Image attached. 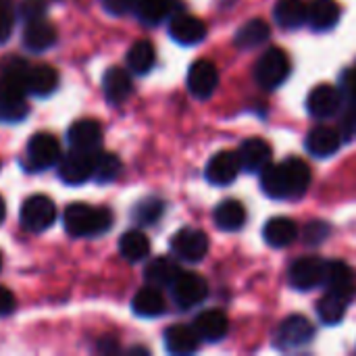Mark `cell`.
I'll return each mask as SVG.
<instances>
[{
  "label": "cell",
  "mask_w": 356,
  "mask_h": 356,
  "mask_svg": "<svg viewBox=\"0 0 356 356\" xmlns=\"http://www.w3.org/2000/svg\"><path fill=\"white\" fill-rule=\"evenodd\" d=\"M4 217H6V207H4V200H2V196H0V223L4 221Z\"/></svg>",
  "instance_id": "cell-46"
},
{
  "label": "cell",
  "mask_w": 356,
  "mask_h": 356,
  "mask_svg": "<svg viewBox=\"0 0 356 356\" xmlns=\"http://www.w3.org/2000/svg\"><path fill=\"white\" fill-rule=\"evenodd\" d=\"M131 309L140 317H159L165 313V298L159 292V288L148 286V288H142L136 292V296L131 300Z\"/></svg>",
  "instance_id": "cell-31"
},
{
  "label": "cell",
  "mask_w": 356,
  "mask_h": 356,
  "mask_svg": "<svg viewBox=\"0 0 356 356\" xmlns=\"http://www.w3.org/2000/svg\"><path fill=\"white\" fill-rule=\"evenodd\" d=\"M102 88H104V96L111 104H121L129 98L134 86H131V77L127 71L113 67L104 73L102 79Z\"/></svg>",
  "instance_id": "cell-25"
},
{
  "label": "cell",
  "mask_w": 356,
  "mask_h": 356,
  "mask_svg": "<svg viewBox=\"0 0 356 356\" xmlns=\"http://www.w3.org/2000/svg\"><path fill=\"white\" fill-rule=\"evenodd\" d=\"M121 173V161L113 152H94V179L100 184H108L117 179Z\"/></svg>",
  "instance_id": "cell-36"
},
{
  "label": "cell",
  "mask_w": 356,
  "mask_h": 356,
  "mask_svg": "<svg viewBox=\"0 0 356 356\" xmlns=\"http://www.w3.org/2000/svg\"><path fill=\"white\" fill-rule=\"evenodd\" d=\"M0 267H2V259H0Z\"/></svg>",
  "instance_id": "cell-47"
},
{
  "label": "cell",
  "mask_w": 356,
  "mask_h": 356,
  "mask_svg": "<svg viewBox=\"0 0 356 356\" xmlns=\"http://www.w3.org/2000/svg\"><path fill=\"white\" fill-rule=\"evenodd\" d=\"M209 248H211V242H209V236L202 229L184 227L171 238V250L181 261L198 263V261H202L207 257Z\"/></svg>",
  "instance_id": "cell-4"
},
{
  "label": "cell",
  "mask_w": 356,
  "mask_h": 356,
  "mask_svg": "<svg viewBox=\"0 0 356 356\" xmlns=\"http://www.w3.org/2000/svg\"><path fill=\"white\" fill-rule=\"evenodd\" d=\"M215 223L223 232H238L246 223V209L240 200H223L215 209Z\"/></svg>",
  "instance_id": "cell-28"
},
{
  "label": "cell",
  "mask_w": 356,
  "mask_h": 356,
  "mask_svg": "<svg viewBox=\"0 0 356 356\" xmlns=\"http://www.w3.org/2000/svg\"><path fill=\"white\" fill-rule=\"evenodd\" d=\"M198 334L200 340H207V342H217L221 338L227 336V330H229V321H227V315L221 313V311H204L200 313L196 319H194V325H192Z\"/></svg>",
  "instance_id": "cell-21"
},
{
  "label": "cell",
  "mask_w": 356,
  "mask_h": 356,
  "mask_svg": "<svg viewBox=\"0 0 356 356\" xmlns=\"http://www.w3.org/2000/svg\"><path fill=\"white\" fill-rule=\"evenodd\" d=\"M111 15H125L136 6V0H100Z\"/></svg>",
  "instance_id": "cell-42"
},
{
  "label": "cell",
  "mask_w": 356,
  "mask_h": 356,
  "mask_svg": "<svg viewBox=\"0 0 356 356\" xmlns=\"http://www.w3.org/2000/svg\"><path fill=\"white\" fill-rule=\"evenodd\" d=\"M29 92L33 96H50L58 88V73L50 65H35L29 67V79H27Z\"/></svg>",
  "instance_id": "cell-30"
},
{
  "label": "cell",
  "mask_w": 356,
  "mask_h": 356,
  "mask_svg": "<svg viewBox=\"0 0 356 356\" xmlns=\"http://www.w3.org/2000/svg\"><path fill=\"white\" fill-rule=\"evenodd\" d=\"M165 213V202L156 196L144 198L138 202V207L134 209V221L140 225H154Z\"/></svg>",
  "instance_id": "cell-38"
},
{
  "label": "cell",
  "mask_w": 356,
  "mask_h": 356,
  "mask_svg": "<svg viewBox=\"0 0 356 356\" xmlns=\"http://www.w3.org/2000/svg\"><path fill=\"white\" fill-rule=\"evenodd\" d=\"M323 271L325 261L317 257H302L292 263L288 280L296 290H313L317 286H323Z\"/></svg>",
  "instance_id": "cell-11"
},
{
  "label": "cell",
  "mask_w": 356,
  "mask_h": 356,
  "mask_svg": "<svg viewBox=\"0 0 356 356\" xmlns=\"http://www.w3.org/2000/svg\"><path fill=\"white\" fill-rule=\"evenodd\" d=\"M119 252L125 261L138 263L150 254V242L142 232H127L119 240Z\"/></svg>",
  "instance_id": "cell-35"
},
{
  "label": "cell",
  "mask_w": 356,
  "mask_h": 356,
  "mask_svg": "<svg viewBox=\"0 0 356 356\" xmlns=\"http://www.w3.org/2000/svg\"><path fill=\"white\" fill-rule=\"evenodd\" d=\"M271 27L263 21V19H250L248 23H244L238 33H236V46L242 50H250L261 46L263 42L269 40Z\"/></svg>",
  "instance_id": "cell-33"
},
{
  "label": "cell",
  "mask_w": 356,
  "mask_h": 356,
  "mask_svg": "<svg viewBox=\"0 0 356 356\" xmlns=\"http://www.w3.org/2000/svg\"><path fill=\"white\" fill-rule=\"evenodd\" d=\"M58 175L69 186H79L94 177V152L73 148L58 161Z\"/></svg>",
  "instance_id": "cell-7"
},
{
  "label": "cell",
  "mask_w": 356,
  "mask_h": 356,
  "mask_svg": "<svg viewBox=\"0 0 356 356\" xmlns=\"http://www.w3.org/2000/svg\"><path fill=\"white\" fill-rule=\"evenodd\" d=\"M219 86V71L211 60H196L188 71V90L196 98H209Z\"/></svg>",
  "instance_id": "cell-13"
},
{
  "label": "cell",
  "mask_w": 356,
  "mask_h": 356,
  "mask_svg": "<svg viewBox=\"0 0 356 356\" xmlns=\"http://www.w3.org/2000/svg\"><path fill=\"white\" fill-rule=\"evenodd\" d=\"M198 334L188 325H173L165 332V346L171 355H192L198 350Z\"/></svg>",
  "instance_id": "cell-27"
},
{
  "label": "cell",
  "mask_w": 356,
  "mask_h": 356,
  "mask_svg": "<svg viewBox=\"0 0 356 356\" xmlns=\"http://www.w3.org/2000/svg\"><path fill=\"white\" fill-rule=\"evenodd\" d=\"M29 106L25 96H4L0 94V123H19L27 117Z\"/></svg>",
  "instance_id": "cell-37"
},
{
  "label": "cell",
  "mask_w": 356,
  "mask_h": 356,
  "mask_svg": "<svg viewBox=\"0 0 356 356\" xmlns=\"http://www.w3.org/2000/svg\"><path fill=\"white\" fill-rule=\"evenodd\" d=\"M288 75H290V56L282 48H269L257 60L254 79L265 90L280 88L288 79Z\"/></svg>",
  "instance_id": "cell-3"
},
{
  "label": "cell",
  "mask_w": 356,
  "mask_h": 356,
  "mask_svg": "<svg viewBox=\"0 0 356 356\" xmlns=\"http://www.w3.org/2000/svg\"><path fill=\"white\" fill-rule=\"evenodd\" d=\"M13 311H15V296L4 286H0V317H6Z\"/></svg>",
  "instance_id": "cell-43"
},
{
  "label": "cell",
  "mask_w": 356,
  "mask_h": 356,
  "mask_svg": "<svg viewBox=\"0 0 356 356\" xmlns=\"http://www.w3.org/2000/svg\"><path fill=\"white\" fill-rule=\"evenodd\" d=\"M181 269L179 265L173 261V259H167V257H156L152 259L146 269H144V277L150 286L154 288H171L173 282L179 277Z\"/></svg>",
  "instance_id": "cell-24"
},
{
  "label": "cell",
  "mask_w": 356,
  "mask_h": 356,
  "mask_svg": "<svg viewBox=\"0 0 356 356\" xmlns=\"http://www.w3.org/2000/svg\"><path fill=\"white\" fill-rule=\"evenodd\" d=\"M327 236H330V225L323 221H313L305 229V240L309 244H321V242H325Z\"/></svg>",
  "instance_id": "cell-41"
},
{
  "label": "cell",
  "mask_w": 356,
  "mask_h": 356,
  "mask_svg": "<svg viewBox=\"0 0 356 356\" xmlns=\"http://www.w3.org/2000/svg\"><path fill=\"white\" fill-rule=\"evenodd\" d=\"M60 161V144L52 134H35L27 144V163L31 169L42 171Z\"/></svg>",
  "instance_id": "cell-9"
},
{
  "label": "cell",
  "mask_w": 356,
  "mask_h": 356,
  "mask_svg": "<svg viewBox=\"0 0 356 356\" xmlns=\"http://www.w3.org/2000/svg\"><path fill=\"white\" fill-rule=\"evenodd\" d=\"M67 140H69L71 148L96 152L102 144V127L94 119H79L69 127Z\"/></svg>",
  "instance_id": "cell-14"
},
{
  "label": "cell",
  "mask_w": 356,
  "mask_h": 356,
  "mask_svg": "<svg viewBox=\"0 0 356 356\" xmlns=\"http://www.w3.org/2000/svg\"><path fill=\"white\" fill-rule=\"evenodd\" d=\"M277 25L284 29H296L307 23V2L305 0H280L273 8Z\"/></svg>",
  "instance_id": "cell-29"
},
{
  "label": "cell",
  "mask_w": 356,
  "mask_h": 356,
  "mask_svg": "<svg viewBox=\"0 0 356 356\" xmlns=\"http://www.w3.org/2000/svg\"><path fill=\"white\" fill-rule=\"evenodd\" d=\"M240 159L238 154L229 152V150H223V152H217L209 165H207V179L213 184V186H227L232 184L238 173H240Z\"/></svg>",
  "instance_id": "cell-18"
},
{
  "label": "cell",
  "mask_w": 356,
  "mask_h": 356,
  "mask_svg": "<svg viewBox=\"0 0 356 356\" xmlns=\"http://www.w3.org/2000/svg\"><path fill=\"white\" fill-rule=\"evenodd\" d=\"M342 90L350 96V100H356V67L348 69L342 77Z\"/></svg>",
  "instance_id": "cell-44"
},
{
  "label": "cell",
  "mask_w": 356,
  "mask_h": 356,
  "mask_svg": "<svg viewBox=\"0 0 356 356\" xmlns=\"http://www.w3.org/2000/svg\"><path fill=\"white\" fill-rule=\"evenodd\" d=\"M134 10L142 23L159 25L165 19H171L173 15L181 13V2L179 0H136Z\"/></svg>",
  "instance_id": "cell-19"
},
{
  "label": "cell",
  "mask_w": 356,
  "mask_h": 356,
  "mask_svg": "<svg viewBox=\"0 0 356 356\" xmlns=\"http://www.w3.org/2000/svg\"><path fill=\"white\" fill-rule=\"evenodd\" d=\"M54 42H56V29L46 19H35L25 25L23 44L27 50L42 52V50H48L50 46H54Z\"/></svg>",
  "instance_id": "cell-23"
},
{
  "label": "cell",
  "mask_w": 356,
  "mask_h": 356,
  "mask_svg": "<svg viewBox=\"0 0 356 356\" xmlns=\"http://www.w3.org/2000/svg\"><path fill=\"white\" fill-rule=\"evenodd\" d=\"M154 60H156V52L148 40L136 42L127 52V67L131 69V73H138V75L148 73L154 67Z\"/></svg>",
  "instance_id": "cell-34"
},
{
  "label": "cell",
  "mask_w": 356,
  "mask_h": 356,
  "mask_svg": "<svg viewBox=\"0 0 356 356\" xmlns=\"http://www.w3.org/2000/svg\"><path fill=\"white\" fill-rule=\"evenodd\" d=\"M307 108L315 119H330L336 117L342 108V90L330 83H321L311 90L307 98Z\"/></svg>",
  "instance_id": "cell-10"
},
{
  "label": "cell",
  "mask_w": 356,
  "mask_h": 356,
  "mask_svg": "<svg viewBox=\"0 0 356 356\" xmlns=\"http://www.w3.org/2000/svg\"><path fill=\"white\" fill-rule=\"evenodd\" d=\"M238 159H240V167L248 173H261L267 165H271V156L273 150L269 146V142H265L263 138H248L242 142V146L238 148Z\"/></svg>",
  "instance_id": "cell-12"
},
{
  "label": "cell",
  "mask_w": 356,
  "mask_h": 356,
  "mask_svg": "<svg viewBox=\"0 0 356 356\" xmlns=\"http://www.w3.org/2000/svg\"><path fill=\"white\" fill-rule=\"evenodd\" d=\"M171 294L179 309H192L204 302V298L209 296V284L198 273L181 271L171 286Z\"/></svg>",
  "instance_id": "cell-6"
},
{
  "label": "cell",
  "mask_w": 356,
  "mask_h": 356,
  "mask_svg": "<svg viewBox=\"0 0 356 356\" xmlns=\"http://www.w3.org/2000/svg\"><path fill=\"white\" fill-rule=\"evenodd\" d=\"M307 150L317 156V159H327L332 154H336L342 146V136L336 127L330 125H317L315 129L309 131L307 142H305Z\"/></svg>",
  "instance_id": "cell-17"
},
{
  "label": "cell",
  "mask_w": 356,
  "mask_h": 356,
  "mask_svg": "<svg viewBox=\"0 0 356 356\" xmlns=\"http://www.w3.org/2000/svg\"><path fill=\"white\" fill-rule=\"evenodd\" d=\"M46 0H21L19 2V17L29 23L35 19H44L46 15Z\"/></svg>",
  "instance_id": "cell-40"
},
{
  "label": "cell",
  "mask_w": 356,
  "mask_h": 356,
  "mask_svg": "<svg viewBox=\"0 0 356 356\" xmlns=\"http://www.w3.org/2000/svg\"><path fill=\"white\" fill-rule=\"evenodd\" d=\"M169 33L175 42L184 44V46H190V44H198L200 40H204L207 35V25L194 17V15H188V13H177L169 19Z\"/></svg>",
  "instance_id": "cell-16"
},
{
  "label": "cell",
  "mask_w": 356,
  "mask_h": 356,
  "mask_svg": "<svg viewBox=\"0 0 356 356\" xmlns=\"http://www.w3.org/2000/svg\"><path fill=\"white\" fill-rule=\"evenodd\" d=\"M65 229L73 238H94L111 229L113 213L104 207H90L83 202H73L65 211Z\"/></svg>",
  "instance_id": "cell-2"
},
{
  "label": "cell",
  "mask_w": 356,
  "mask_h": 356,
  "mask_svg": "<svg viewBox=\"0 0 356 356\" xmlns=\"http://www.w3.org/2000/svg\"><path fill=\"white\" fill-rule=\"evenodd\" d=\"M56 219L54 202L46 196H31L21 207V225L27 232H44L48 229Z\"/></svg>",
  "instance_id": "cell-8"
},
{
  "label": "cell",
  "mask_w": 356,
  "mask_h": 356,
  "mask_svg": "<svg viewBox=\"0 0 356 356\" xmlns=\"http://www.w3.org/2000/svg\"><path fill=\"white\" fill-rule=\"evenodd\" d=\"M259 175L263 192L277 200L300 198L311 186V169L302 159L296 156L277 165L271 163Z\"/></svg>",
  "instance_id": "cell-1"
},
{
  "label": "cell",
  "mask_w": 356,
  "mask_h": 356,
  "mask_svg": "<svg viewBox=\"0 0 356 356\" xmlns=\"http://www.w3.org/2000/svg\"><path fill=\"white\" fill-rule=\"evenodd\" d=\"M340 19V4L336 0H313L307 4V23L317 29L325 31L332 29Z\"/></svg>",
  "instance_id": "cell-22"
},
{
  "label": "cell",
  "mask_w": 356,
  "mask_h": 356,
  "mask_svg": "<svg viewBox=\"0 0 356 356\" xmlns=\"http://www.w3.org/2000/svg\"><path fill=\"white\" fill-rule=\"evenodd\" d=\"M323 286L327 290H356L355 271L342 261H325Z\"/></svg>",
  "instance_id": "cell-32"
},
{
  "label": "cell",
  "mask_w": 356,
  "mask_h": 356,
  "mask_svg": "<svg viewBox=\"0 0 356 356\" xmlns=\"http://www.w3.org/2000/svg\"><path fill=\"white\" fill-rule=\"evenodd\" d=\"M355 294L356 290H327V294L321 298V302L317 307L321 323L338 325L344 319L346 309H348L350 300L355 298Z\"/></svg>",
  "instance_id": "cell-15"
},
{
  "label": "cell",
  "mask_w": 356,
  "mask_h": 356,
  "mask_svg": "<svg viewBox=\"0 0 356 356\" xmlns=\"http://www.w3.org/2000/svg\"><path fill=\"white\" fill-rule=\"evenodd\" d=\"M344 129L348 131V136L356 138V100H353V104L344 113Z\"/></svg>",
  "instance_id": "cell-45"
},
{
  "label": "cell",
  "mask_w": 356,
  "mask_h": 356,
  "mask_svg": "<svg viewBox=\"0 0 356 356\" xmlns=\"http://www.w3.org/2000/svg\"><path fill=\"white\" fill-rule=\"evenodd\" d=\"M15 25V6L13 0H0V44H4Z\"/></svg>",
  "instance_id": "cell-39"
},
{
  "label": "cell",
  "mask_w": 356,
  "mask_h": 356,
  "mask_svg": "<svg viewBox=\"0 0 356 356\" xmlns=\"http://www.w3.org/2000/svg\"><path fill=\"white\" fill-rule=\"evenodd\" d=\"M29 65L15 58L0 73V94L4 96H27L29 86Z\"/></svg>",
  "instance_id": "cell-20"
},
{
  "label": "cell",
  "mask_w": 356,
  "mask_h": 356,
  "mask_svg": "<svg viewBox=\"0 0 356 356\" xmlns=\"http://www.w3.org/2000/svg\"><path fill=\"white\" fill-rule=\"evenodd\" d=\"M315 336L313 323L302 315H290L282 321V325L275 332V346L282 350H294L300 346H307Z\"/></svg>",
  "instance_id": "cell-5"
},
{
  "label": "cell",
  "mask_w": 356,
  "mask_h": 356,
  "mask_svg": "<svg viewBox=\"0 0 356 356\" xmlns=\"http://www.w3.org/2000/svg\"><path fill=\"white\" fill-rule=\"evenodd\" d=\"M263 236H265V242L273 248H284V246H290L296 236H298V227L292 219L288 217H273L265 223V229H263Z\"/></svg>",
  "instance_id": "cell-26"
}]
</instances>
